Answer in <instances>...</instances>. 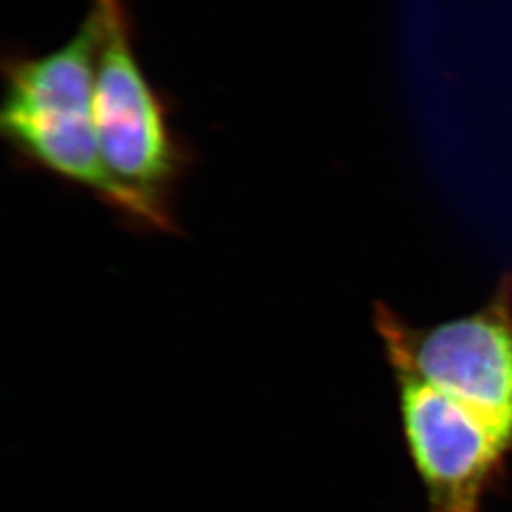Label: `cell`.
Returning a JSON list of instances; mask_svg holds the SVG:
<instances>
[{
  "label": "cell",
  "instance_id": "277c9868",
  "mask_svg": "<svg viewBox=\"0 0 512 512\" xmlns=\"http://www.w3.org/2000/svg\"><path fill=\"white\" fill-rule=\"evenodd\" d=\"M425 512H484L507 473L511 444L473 410L410 374H393Z\"/></svg>",
  "mask_w": 512,
  "mask_h": 512
},
{
  "label": "cell",
  "instance_id": "7a4b0ae2",
  "mask_svg": "<svg viewBox=\"0 0 512 512\" xmlns=\"http://www.w3.org/2000/svg\"><path fill=\"white\" fill-rule=\"evenodd\" d=\"M97 19L92 10L48 54L4 55L0 135L21 164L73 184L118 211L95 126Z\"/></svg>",
  "mask_w": 512,
  "mask_h": 512
},
{
  "label": "cell",
  "instance_id": "6da1fadb",
  "mask_svg": "<svg viewBox=\"0 0 512 512\" xmlns=\"http://www.w3.org/2000/svg\"><path fill=\"white\" fill-rule=\"evenodd\" d=\"M97 19L95 126L118 215L148 232H173V200L192 152L141 65L129 0H90Z\"/></svg>",
  "mask_w": 512,
  "mask_h": 512
},
{
  "label": "cell",
  "instance_id": "3957f363",
  "mask_svg": "<svg viewBox=\"0 0 512 512\" xmlns=\"http://www.w3.org/2000/svg\"><path fill=\"white\" fill-rule=\"evenodd\" d=\"M374 329L393 374H410L467 406L512 448V275L480 310L433 327L408 325L376 304Z\"/></svg>",
  "mask_w": 512,
  "mask_h": 512
}]
</instances>
